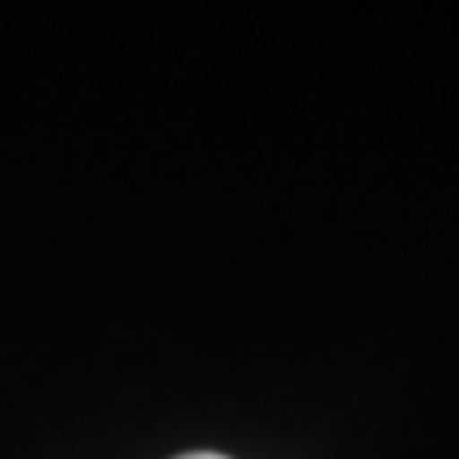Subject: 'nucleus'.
<instances>
[{
	"mask_svg": "<svg viewBox=\"0 0 459 459\" xmlns=\"http://www.w3.org/2000/svg\"><path fill=\"white\" fill-rule=\"evenodd\" d=\"M179 459H226V455H213V451H196V455H179Z\"/></svg>",
	"mask_w": 459,
	"mask_h": 459,
	"instance_id": "1",
	"label": "nucleus"
}]
</instances>
